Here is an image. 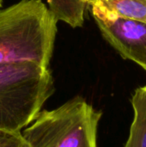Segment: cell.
Wrapping results in <instances>:
<instances>
[{
  "instance_id": "obj_7",
  "label": "cell",
  "mask_w": 146,
  "mask_h": 147,
  "mask_svg": "<svg viewBox=\"0 0 146 147\" xmlns=\"http://www.w3.org/2000/svg\"><path fill=\"white\" fill-rule=\"evenodd\" d=\"M89 5H97L116 16L146 23V0H89Z\"/></svg>"
},
{
  "instance_id": "obj_8",
  "label": "cell",
  "mask_w": 146,
  "mask_h": 147,
  "mask_svg": "<svg viewBox=\"0 0 146 147\" xmlns=\"http://www.w3.org/2000/svg\"><path fill=\"white\" fill-rule=\"evenodd\" d=\"M0 147H28L21 134L0 131Z\"/></svg>"
},
{
  "instance_id": "obj_11",
  "label": "cell",
  "mask_w": 146,
  "mask_h": 147,
  "mask_svg": "<svg viewBox=\"0 0 146 147\" xmlns=\"http://www.w3.org/2000/svg\"><path fill=\"white\" fill-rule=\"evenodd\" d=\"M84 1H85V0H84Z\"/></svg>"
},
{
  "instance_id": "obj_9",
  "label": "cell",
  "mask_w": 146,
  "mask_h": 147,
  "mask_svg": "<svg viewBox=\"0 0 146 147\" xmlns=\"http://www.w3.org/2000/svg\"><path fill=\"white\" fill-rule=\"evenodd\" d=\"M3 0H0V8L3 6Z\"/></svg>"
},
{
  "instance_id": "obj_3",
  "label": "cell",
  "mask_w": 146,
  "mask_h": 147,
  "mask_svg": "<svg viewBox=\"0 0 146 147\" xmlns=\"http://www.w3.org/2000/svg\"><path fill=\"white\" fill-rule=\"evenodd\" d=\"M102 113L81 96L52 110L40 111L21 132L28 147H97Z\"/></svg>"
},
{
  "instance_id": "obj_6",
  "label": "cell",
  "mask_w": 146,
  "mask_h": 147,
  "mask_svg": "<svg viewBox=\"0 0 146 147\" xmlns=\"http://www.w3.org/2000/svg\"><path fill=\"white\" fill-rule=\"evenodd\" d=\"M47 3L58 22H64L73 28L83 25L88 6L84 0H47Z\"/></svg>"
},
{
  "instance_id": "obj_10",
  "label": "cell",
  "mask_w": 146,
  "mask_h": 147,
  "mask_svg": "<svg viewBox=\"0 0 146 147\" xmlns=\"http://www.w3.org/2000/svg\"><path fill=\"white\" fill-rule=\"evenodd\" d=\"M88 1H89V0H85V2H86L87 3H88Z\"/></svg>"
},
{
  "instance_id": "obj_5",
  "label": "cell",
  "mask_w": 146,
  "mask_h": 147,
  "mask_svg": "<svg viewBox=\"0 0 146 147\" xmlns=\"http://www.w3.org/2000/svg\"><path fill=\"white\" fill-rule=\"evenodd\" d=\"M131 102L134 115L125 147H146V86L134 91Z\"/></svg>"
},
{
  "instance_id": "obj_4",
  "label": "cell",
  "mask_w": 146,
  "mask_h": 147,
  "mask_svg": "<svg viewBox=\"0 0 146 147\" xmlns=\"http://www.w3.org/2000/svg\"><path fill=\"white\" fill-rule=\"evenodd\" d=\"M89 6L103 38L122 58L146 71V23L116 16L97 5Z\"/></svg>"
},
{
  "instance_id": "obj_1",
  "label": "cell",
  "mask_w": 146,
  "mask_h": 147,
  "mask_svg": "<svg viewBox=\"0 0 146 147\" xmlns=\"http://www.w3.org/2000/svg\"><path fill=\"white\" fill-rule=\"evenodd\" d=\"M58 21L41 0H21L0 9V64L50 66Z\"/></svg>"
},
{
  "instance_id": "obj_2",
  "label": "cell",
  "mask_w": 146,
  "mask_h": 147,
  "mask_svg": "<svg viewBox=\"0 0 146 147\" xmlns=\"http://www.w3.org/2000/svg\"><path fill=\"white\" fill-rule=\"evenodd\" d=\"M54 91L49 67L29 61L0 64V131L21 134Z\"/></svg>"
}]
</instances>
